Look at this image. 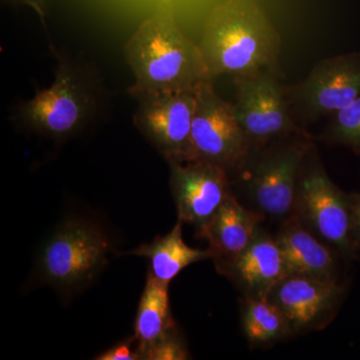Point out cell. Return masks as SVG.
I'll use <instances>...</instances> for the list:
<instances>
[{"instance_id": "cell-21", "label": "cell", "mask_w": 360, "mask_h": 360, "mask_svg": "<svg viewBox=\"0 0 360 360\" xmlns=\"http://www.w3.org/2000/svg\"><path fill=\"white\" fill-rule=\"evenodd\" d=\"M96 360H139L141 359V352L137 348L134 336L116 343L112 347L97 355Z\"/></svg>"}, {"instance_id": "cell-14", "label": "cell", "mask_w": 360, "mask_h": 360, "mask_svg": "<svg viewBox=\"0 0 360 360\" xmlns=\"http://www.w3.org/2000/svg\"><path fill=\"white\" fill-rule=\"evenodd\" d=\"M288 276L340 281L338 252L309 231L295 215L276 234Z\"/></svg>"}, {"instance_id": "cell-18", "label": "cell", "mask_w": 360, "mask_h": 360, "mask_svg": "<svg viewBox=\"0 0 360 360\" xmlns=\"http://www.w3.org/2000/svg\"><path fill=\"white\" fill-rule=\"evenodd\" d=\"M241 326L251 347H264L292 335L281 310L269 297L245 296Z\"/></svg>"}, {"instance_id": "cell-3", "label": "cell", "mask_w": 360, "mask_h": 360, "mask_svg": "<svg viewBox=\"0 0 360 360\" xmlns=\"http://www.w3.org/2000/svg\"><path fill=\"white\" fill-rule=\"evenodd\" d=\"M314 141L304 131L251 149L234 172L251 210L283 222L295 215L298 179Z\"/></svg>"}, {"instance_id": "cell-17", "label": "cell", "mask_w": 360, "mask_h": 360, "mask_svg": "<svg viewBox=\"0 0 360 360\" xmlns=\"http://www.w3.org/2000/svg\"><path fill=\"white\" fill-rule=\"evenodd\" d=\"M167 284L148 274L134 322V338L142 355L155 343L177 329L172 309Z\"/></svg>"}, {"instance_id": "cell-1", "label": "cell", "mask_w": 360, "mask_h": 360, "mask_svg": "<svg viewBox=\"0 0 360 360\" xmlns=\"http://www.w3.org/2000/svg\"><path fill=\"white\" fill-rule=\"evenodd\" d=\"M125 60L135 82L127 91L134 97L158 92H195L212 82L200 44L177 25L174 0H158L124 46Z\"/></svg>"}, {"instance_id": "cell-15", "label": "cell", "mask_w": 360, "mask_h": 360, "mask_svg": "<svg viewBox=\"0 0 360 360\" xmlns=\"http://www.w3.org/2000/svg\"><path fill=\"white\" fill-rule=\"evenodd\" d=\"M265 217L245 207L231 194L219 208L200 238L206 239L215 264L231 262L252 243Z\"/></svg>"}, {"instance_id": "cell-19", "label": "cell", "mask_w": 360, "mask_h": 360, "mask_svg": "<svg viewBox=\"0 0 360 360\" xmlns=\"http://www.w3.org/2000/svg\"><path fill=\"white\" fill-rule=\"evenodd\" d=\"M319 139L329 146H345L360 158V97L328 116Z\"/></svg>"}, {"instance_id": "cell-16", "label": "cell", "mask_w": 360, "mask_h": 360, "mask_svg": "<svg viewBox=\"0 0 360 360\" xmlns=\"http://www.w3.org/2000/svg\"><path fill=\"white\" fill-rule=\"evenodd\" d=\"M182 224L184 222L177 220L168 233L158 236L151 243L139 245L125 255L146 258L149 274L169 285L189 265L214 258L210 248L198 250L187 245L182 236Z\"/></svg>"}, {"instance_id": "cell-10", "label": "cell", "mask_w": 360, "mask_h": 360, "mask_svg": "<svg viewBox=\"0 0 360 360\" xmlns=\"http://www.w3.org/2000/svg\"><path fill=\"white\" fill-rule=\"evenodd\" d=\"M135 127L167 162L191 160L196 91L158 92L135 97Z\"/></svg>"}, {"instance_id": "cell-11", "label": "cell", "mask_w": 360, "mask_h": 360, "mask_svg": "<svg viewBox=\"0 0 360 360\" xmlns=\"http://www.w3.org/2000/svg\"><path fill=\"white\" fill-rule=\"evenodd\" d=\"M170 188L180 221L193 225L200 238L231 195L229 174L203 161H172Z\"/></svg>"}, {"instance_id": "cell-7", "label": "cell", "mask_w": 360, "mask_h": 360, "mask_svg": "<svg viewBox=\"0 0 360 360\" xmlns=\"http://www.w3.org/2000/svg\"><path fill=\"white\" fill-rule=\"evenodd\" d=\"M236 86L234 115L252 148L307 131L295 122L288 86L278 73L262 70L233 77Z\"/></svg>"}, {"instance_id": "cell-12", "label": "cell", "mask_w": 360, "mask_h": 360, "mask_svg": "<svg viewBox=\"0 0 360 360\" xmlns=\"http://www.w3.org/2000/svg\"><path fill=\"white\" fill-rule=\"evenodd\" d=\"M347 292L340 281L303 276L284 277L269 298L288 321L292 335L326 328L338 314Z\"/></svg>"}, {"instance_id": "cell-13", "label": "cell", "mask_w": 360, "mask_h": 360, "mask_svg": "<svg viewBox=\"0 0 360 360\" xmlns=\"http://www.w3.org/2000/svg\"><path fill=\"white\" fill-rule=\"evenodd\" d=\"M215 266L240 288L243 295L250 297H269L277 284L288 276L276 236L262 229L241 255Z\"/></svg>"}, {"instance_id": "cell-5", "label": "cell", "mask_w": 360, "mask_h": 360, "mask_svg": "<svg viewBox=\"0 0 360 360\" xmlns=\"http://www.w3.org/2000/svg\"><path fill=\"white\" fill-rule=\"evenodd\" d=\"M51 86L20 104L18 118L35 134L63 141L84 129L97 110L96 87L84 71L58 56Z\"/></svg>"}, {"instance_id": "cell-6", "label": "cell", "mask_w": 360, "mask_h": 360, "mask_svg": "<svg viewBox=\"0 0 360 360\" xmlns=\"http://www.w3.org/2000/svg\"><path fill=\"white\" fill-rule=\"evenodd\" d=\"M354 194L341 191L328 176L314 143L303 161L295 215L347 259L359 252L354 232Z\"/></svg>"}, {"instance_id": "cell-4", "label": "cell", "mask_w": 360, "mask_h": 360, "mask_svg": "<svg viewBox=\"0 0 360 360\" xmlns=\"http://www.w3.org/2000/svg\"><path fill=\"white\" fill-rule=\"evenodd\" d=\"M112 251V240L101 224L72 217L47 239L37 269L45 283L63 292H75L94 281Z\"/></svg>"}, {"instance_id": "cell-8", "label": "cell", "mask_w": 360, "mask_h": 360, "mask_svg": "<svg viewBox=\"0 0 360 360\" xmlns=\"http://www.w3.org/2000/svg\"><path fill=\"white\" fill-rule=\"evenodd\" d=\"M191 146L189 160L217 165L229 174L238 169L252 149L236 120L233 105L219 96L212 82L196 90Z\"/></svg>"}, {"instance_id": "cell-23", "label": "cell", "mask_w": 360, "mask_h": 360, "mask_svg": "<svg viewBox=\"0 0 360 360\" xmlns=\"http://www.w3.org/2000/svg\"><path fill=\"white\" fill-rule=\"evenodd\" d=\"M20 1L32 7L33 11L39 14L40 20L45 25V4H46V0H20Z\"/></svg>"}, {"instance_id": "cell-20", "label": "cell", "mask_w": 360, "mask_h": 360, "mask_svg": "<svg viewBox=\"0 0 360 360\" xmlns=\"http://www.w3.org/2000/svg\"><path fill=\"white\" fill-rule=\"evenodd\" d=\"M188 359V348L177 329L161 338L142 355V359L146 360H186Z\"/></svg>"}, {"instance_id": "cell-22", "label": "cell", "mask_w": 360, "mask_h": 360, "mask_svg": "<svg viewBox=\"0 0 360 360\" xmlns=\"http://www.w3.org/2000/svg\"><path fill=\"white\" fill-rule=\"evenodd\" d=\"M354 232L357 250H360V191L354 194Z\"/></svg>"}, {"instance_id": "cell-2", "label": "cell", "mask_w": 360, "mask_h": 360, "mask_svg": "<svg viewBox=\"0 0 360 360\" xmlns=\"http://www.w3.org/2000/svg\"><path fill=\"white\" fill-rule=\"evenodd\" d=\"M210 78L278 73L281 39L255 0H225L214 7L200 44Z\"/></svg>"}, {"instance_id": "cell-9", "label": "cell", "mask_w": 360, "mask_h": 360, "mask_svg": "<svg viewBox=\"0 0 360 360\" xmlns=\"http://www.w3.org/2000/svg\"><path fill=\"white\" fill-rule=\"evenodd\" d=\"M288 92L293 117L303 129L347 108L360 97V51L322 59Z\"/></svg>"}]
</instances>
